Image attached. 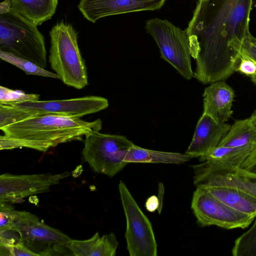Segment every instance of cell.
<instances>
[{"label":"cell","instance_id":"1","mask_svg":"<svg viewBox=\"0 0 256 256\" xmlns=\"http://www.w3.org/2000/svg\"><path fill=\"white\" fill-rule=\"evenodd\" d=\"M253 0H198L186 30L196 60L194 77L200 82L224 80L236 72L242 44L250 34Z\"/></svg>","mask_w":256,"mask_h":256},{"label":"cell","instance_id":"2","mask_svg":"<svg viewBox=\"0 0 256 256\" xmlns=\"http://www.w3.org/2000/svg\"><path fill=\"white\" fill-rule=\"evenodd\" d=\"M98 118L92 122L55 115L32 117L0 128V150L28 148L46 152L59 144L81 140L83 136L102 129Z\"/></svg>","mask_w":256,"mask_h":256},{"label":"cell","instance_id":"3","mask_svg":"<svg viewBox=\"0 0 256 256\" xmlns=\"http://www.w3.org/2000/svg\"><path fill=\"white\" fill-rule=\"evenodd\" d=\"M108 106L106 98L94 96L61 100L0 103V128L42 115L80 118L104 110Z\"/></svg>","mask_w":256,"mask_h":256},{"label":"cell","instance_id":"4","mask_svg":"<svg viewBox=\"0 0 256 256\" xmlns=\"http://www.w3.org/2000/svg\"><path fill=\"white\" fill-rule=\"evenodd\" d=\"M50 36L51 68L66 85L78 90L86 87L88 84L87 69L76 30L70 24L61 21L53 26Z\"/></svg>","mask_w":256,"mask_h":256},{"label":"cell","instance_id":"5","mask_svg":"<svg viewBox=\"0 0 256 256\" xmlns=\"http://www.w3.org/2000/svg\"><path fill=\"white\" fill-rule=\"evenodd\" d=\"M0 50L46 66L44 38L38 26L11 8L0 14Z\"/></svg>","mask_w":256,"mask_h":256},{"label":"cell","instance_id":"6","mask_svg":"<svg viewBox=\"0 0 256 256\" xmlns=\"http://www.w3.org/2000/svg\"><path fill=\"white\" fill-rule=\"evenodd\" d=\"M8 229L18 232L20 243L36 256H73L68 247L72 239L30 212L14 210Z\"/></svg>","mask_w":256,"mask_h":256},{"label":"cell","instance_id":"7","mask_svg":"<svg viewBox=\"0 0 256 256\" xmlns=\"http://www.w3.org/2000/svg\"><path fill=\"white\" fill-rule=\"evenodd\" d=\"M134 144L124 136L94 131L85 136L82 154L95 172L112 177L128 164L124 159Z\"/></svg>","mask_w":256,"mask_h":256},{"label":"cell","instance_id":"8","mask_svg":"<svg viewBox=\"0 0 256 256\" xmlns=\"http://www.w3.org/2000/svg\"><path fill=\"white\" fill-rule=\"evenodd\" d=\"M145 29L156 42L161 56L187 80L194 76L190 41L186 30H182L166 20L146 21Z\"/></svg>","mask_w":256,"mask_h":256},{"label":"cell","instance_id":"9","mask_svg":"<svg viewBox=\"0 0 256 256\" xmlns=\"http://www.w3.org/2000/svg\"><path fill=\"white\" fill-rule=\"evenodd\" d=\"M126 220L125 238L130 256H157V244L151 222L140 208L124 183L118 184Z\"/></svg>","mask_w":256,"mask_h":256},{"label":"cell","instance_id":"10","mask_svg":"<svg viewBox=\"0 0 256 256\" xmlns=\"http://www.w3.org/2000/svg\"><path fill=\"white\" fill-rule=\"evenodd\" d=\"M191 208L201 226H216L226 230L244 229L255 217L240 212L214 196L206 188L197 187Z\"/></svg>","mask_w":256,"mask_h":256},{"label":"cell","instance_id":"11","mask_svg":"<svg viewBox=\"0 0 256 256\" xmlns=\"http://www.w3.org/2000/svg\"><path fill=\"white\" fill-rule=\"evenodd\" d=\"M69 175L68 172L22 175L4 174L0 176V202L22 203L28 196L48 192L52 186L58 184Z\"/></svg>","mask_w":256,"mask_h":256},{"label":"cell","instance_id":"12","mask_svg":"<svg viewBox=\"0 0 256 256\" xmlns=\"http://www.w3.org/2000/svg\"><path fill=\"white\" fill-rule=\"evenodd\" d=\"M196 187L226 186L236 188L256 197V174L240 168L224 170L208 168L202 164L191 166Z\"/></svg>","mask_w":256,"mask_h":256},{"label":"cell","instance_id":"13","mask_svg":"<svg viewBox=\"0 0 256 256\" xmlns=\"http://www.w3.org/2000/svg\"><path fill=\"white\" fill-rule=\"evenodd\" d=\"M166 0H80L78 8L83 16L94 23L110 16L142 11H153L162 8Z\"/></svg>","mask_w":256,"mask_h":256},{"label":"cell","instance_id":"14","mask_svg":"<svg viewBox=\"0 0 256 256\" xmlns=\"http://www.w3.org/2000/svg\"><path fill=\"white\" fill-rule=\"evenodd\" d=\"M230 126V124L217 122L210 116L202 114L185 154L192 158L207 154L218 146Z\"/></svg>","mask_w":256,"mask_h":256},{"label":"cell","instance_id":"15","mask_svg":"<svg viewBox=\"0 0 256 256\" xmlns=\"http://www.w3.org/2000/svg\"><path fill=\"white\" fill-rule=\"evenodd\" d=\"M234 95V90L224 80L210 84L204 89L202 95L203 114L217 122H226L233 113Z\"/></svg>","mask_w":256,"mask_h":256},{"label":"cell","instance_id":"16","mask_svg":"<svg viewBox=\"0 0 256 256\" xmlns=\"http://www.w3.org/2000/svg\"><path fill=\"white\" fill-rule=\"evenodd\" d=\"M118 242L113 232L99 236L96 232L86 240H71L68 247L74 256H114Z\"/></svg>","mask_w":256,"mask_h":256},{"label":"cell","instance_id":"17","mask_svg":"<svg viewBox=\"0 0 256 256\" xmlns=\"http://www.w3.org/2000/svg\"><path fill=\"white\" fill-rule=\"evenodd\" d=\"M11 8L36 25L50 20L56 12L58 0H6Z\"/></svg>","mask_w":256,"mask_h":256},{"label":"cell","instance_id":"18","mask_svg":"<svg viewBox=\"0 0 256 256\" xmlns=\"http://www.w3.org/2000/svg\"><path fill=\"white\" fill-rule=\"evenodd\" d=\"M214 196L232 208L256 218V197L242 190L226 186L206 188Z\"/></svg>","mask_w":256,"mask_h":256},{"label":"cell","instance_id":"19","mask_svg":"<svg viewBox=\"0 0 256 256\" xmlns=\"http://www.w3.org/2000/svg\"><path fill=\"white\" fill-rule=\"evenodd\" d=\"M218 146L236 148H256V126L250 118L235 121Z\"/></svg>","mask_w":256,"mask_h":256},{"label":"cell","instance_id":"20","mask_svg":"<svg viewBox=\"0 0 256 256\" xmlns=\"http://www.w3.org/2000/svg\"><path fill=\"white\" fill-rule=\"evenodd\" d=\"M191 158V156L186 154L148 150L134 144L129 148L124 162L128 164L134 162L178 164L188 162Z\"/></svg>","mask_w":256,"mask_h":256},{"label":"cell","instance_id":"21","mask_svg":"<svg viewBox=\"0 0 256 256\" xmlns=\"http://www.w3.org/2000/svg\"><path fill=\"white\" fill-rule=\"evenodd\" d=\"M1 60L10 63L24 71L26 74L60 79L58 74L48 71L35 63L10 52L0 50Z\"/></svg>","mask_w":256,"mask_h":256},{"label":"cell","instance_id":"22","mask_svg":"<svg viewBox=\"0 0 256 256\" xmlns=\"http://www.w3.org/2000/svg\"><path fill=\"white\" fill-rule=\"evenodd\" d=\"M232 252L234 256H256V219L250 228L234 240Z\"/></svg>","mask_w":256,"mask_h":256},{"label":"cell","instance_id":"23","mask_svg":"<svg viewBox=\"0 0 256 256\" xmlns=\"http://www.w3.org/2000/svg\"><path fill=\"white\" fill-rule=\"evenodd\" d=\"M40 96L26 94L20 90H14L3 86H0V103H20L38 100Z\"/></svg>","mask_w":256,"mask_h":256},{"label":"cell","instance_id":"24","mask_svg":"<svg viewBox=\"0 0 256 256\" xmlns=\"http://www.w3.org/2000/svg\"><path fill=\"white\" fill-rule=\"evenodd\" d=\"M236 72L250 76H256V60L241 52L240 60Z\"/></svg>","mask_w":256,"mask_h":256},{"label":"cell","instance_id":"25","mask_svg":"<svg viewBox=\"0 0 256 256\" xmlns=\"http://www.w3.org/2000/svg\"><path fill=\"white\" fill-rule=\"evenodd\" d=\"M0 256H36V255L28 250L21 243L6 246L0 244Z\"/></svg>","mask_w":256,"mask_h":256},{"label":"cell","instance_id":"26","mask_svg":"<svg viewBox=\"0 0 256 256\" xmlns=\"http://www.w3.org/2000/svg\"><path fill=\"white\" fill-rule=\"evenodd\" d=\"M241 52L256 60V38L250 34L244 40Z\"/></svg>","mask_w":256,"mask_h":256},{"label":"cell","instance_id":"27","mask_svg":"<svg viewBox=\"0 0 256 256\" xmlns=\"http://www.w3.org/2000/svg\"><path fill=\"white\" fill-rule=\"evenodd\" d=\"M239 168L249 172L256 174V148Z\"/></svg>","mask_w":256,"mask_h":256},{"label":"cell","instance_id":"28","mask_svg":"<svg viewBox=\"0 0 256 256\" xmlns=\"http://www.w3.org/2000/svg\"><path fill=\"white\" fill-rule=\"evenodd\" d=\"M159 206V202L158 197L155 195L150 196L146 202L145 207L146 210L153 212L158 210Z\"/></svg>","mask_w":256,"mask_h":256},{"label":"cell","instance_id":"29","mask_svg":"<svg viewBox=\"0 0 256 256\" xmlns=\"http://www.w3.org/2000/svg\"><path fill=\"white\" fill-rule=\"evenodd\" d=\"M158 200L159 202V206L158 208V211L159 214H160L162 208V200L164 194V186L162 183L160 182L158 184Z\"/></svg>","mask_w":256,"mask_h":256},{"label":"cell","instance_id":"30","mask_svg":"<svg viewBox=\"0 0 256 256\" xmlns=\"http://www.w3.org/2000/svg\"><path fill=\"white\" fill-rule=\"evenodd\" d=\"M250 118L256 126V110L252 114Z\"/></svg>","mask_w":256,"mask_h":256},{"label":"cell","instance_id":"31","mask_svg":"<svg viewBox=\"0 0 256 256\" xmlns=\"http://www.w3.org/2000/svg\"><path fill=\"white\" fill-rule=\"evenodd\" d=\"M252 82L256 85V76L251 78Z\"/></svg>","mask_w":256,"mask_h":256},{"label":"cell","instance_id":"32","mask_svg":"<svg viewBox=\"0 0 256 256\" xmlns=\"http://www.w3.org/2000/svg\"><path fill=\"white\" fill-rule=\"evenodd\" d=\"M198 1L200 2H208L210 0H198Z\"/></svg>","mask_w":256,"mask_h":256}]
</instances>
